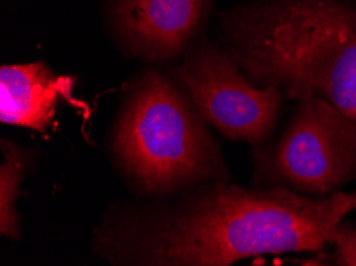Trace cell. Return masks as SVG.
I'll return each instance as SVG.
<instances>
[{
	"label": "cell",
	"instance_id": "obj_3",
	"mask_svg": "<svg viewBox=\"0 0 356 266\" xmlns=\"http://www.w3.org/2000/svg\"><path fill=\"white\" fill-rule=\"evenodd\" d=\"M112 166L138 198H165L208 182H229L219 144L172 78L150 67L125 86L107 138Z\"/></svg>",
	"mask_w": 356,
	"mask_h": 266
},
{
	"label": "cell",
	"instance_id": "obj_9",
	"mask_svg": "<svg viewBox=\"0 0 356 266\" xmlns=\"http://www.w3.org/2000/svg\"><path fill=\"white\" fill-rule=\"evenodd\" d=\"M332 263L337 266H356V222L343 219L334 233Z\"/></svg>",
	"mask_w": 356,
	"mask_h": 266
},
{
	"label": "cell",
	"instance_id": "obj_7",
	"mask_svg": "<svg viewBox=\"0 0 356 266\" xmlns=\"http://www.w3.org/2000/svg\"><path fill=\"white\" fill-rule=\"evenodd\" d=\"M77 78L43 61L0 69V122L45 134L64 102H74Z\"/></svg>",
	"mask_w": 356,
	"mask_h": 266
},
{
	"label": "cell",
	"instance_id": "obj_6",
	"mask_svg": "<svg viewBox=\"0 0 356 266\" xmlns=\"http://www.w3.org/2000/svg\"><path fill=\"white\" fill-rule=\"evenodd\" d=\"M214 0H109L111 24L128 58L160 64L197 42Z\"/></svg>",
	"mask_w": 356,
	"mask_h": 266
},
{
	"label": "cell",
	"instance_id": "obj_1",
	"mask_svg": "<svg viewBox=\"0 0 356 266\" xmlns=\"http://www.w3.org/2000/svg\"><path fill=\"white\" fill-rule=\"evenodd\" d=\"M356 193L309 197L284 187L208 182L165 198L109 204L91 249L114 266H230L261 255L321 252Z\"/></svg>",
	"mask_w": 356,
	"mask_h": 266
},
{
	"label": "cell",
	"instance_id": "obj_8",
	"mask_svg": "<svg viewBox=\"0 0 356 266\" xmlns=\"http://www.w3.org/2000/svg\"><path fill=\"white\" fill-rule=\"evenodd\" d=\"M2 165H0V235L19 240L21 225L16 213V201L23 192V183L35 163V150L2 139Z\"/></svg>",
	"mask_w": 356,
	"mask_h": 266
},
{
	"label": "cell",
	"instance_id": "obj_5",
	"mask_svg": "<svg viewBox=\"0 0 356 266\" xmlns=\"http://www.w3.org/2000/svg\"><path fill=\"white\" fill-rule=\"evenodd\" d=\"M170 70L208 126L224 138L252 147L272 139L284 94L256 86L224 47L197 40Z\"/></svg>",
	"mask_w": 356,
	"mask_h": 266
},
{
	"label": "cell",
	"instance_id": "obj_4",
	"mask_svg": "<svg viewBox=\"0 0 356 266\" xmlns=\"http://www.w3.org/2000/svg\"><path fill=\"white\" fill-rule=\"evenodd\" d=\"M355 181L356 118L321 97L298 101L278 138L252 150L254 185L329 197Z\"/></svg>",
	"mask_w": 356,
	"mask_h": 266
},
{
	"label": "cell",
	"instance_id": "obj_2",
	"mask_svg": "<svg viewBox=\"0 0 356 266\" xmlns=\"http://www.w3.org/2000/svg\"><path fill=\"white\" fill-rule=\"evenodd\" d=\"M220 19L222 47L256 86L356 118V0H259Z\"/></svg>",
	"mask_w": 356,
	"mask_h": 266
}]
</instances>
